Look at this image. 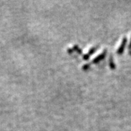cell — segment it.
Here are the masks:
<instances>
[{"instance_id":"277c9868","label":"cell","mask_w":131,"mask_h":131,"mask_svg":"<svg viewBox=\"0 0 131 131\" xmlns=\"http://www.w3.org/2000/svg\"><path fill=\"white\" fill-rule=\"evenodd\" d=\"M109 65H110V67H111V69H114L116 67L115 63H114V59L112 56H110V59H109Z\"/></svg>"},{"instance_id":"52a82bcc","label":"cell","mask_w":131,"mask_h":131,"mask_svg":"<svg viewBox=\"0 0 131 131\" xmlns=\"http://www.w3.org/2000/svg\"><path fill=\"white\" fill-rule=\"evenodd\" d=\"M128 48H129V49H131V40H130V41L129 46H128Z\"/></svg>"},{"instance_id":"7a4b0ae2","label":"cell","mask_w":131,"mask_h":131,"mask_svg":"<svg viewBox=\"0 0 131 131\" xmlns=\"http://www.w3.org/2000/svg\"><path fill=\"white\" fill-rule=\"evenodd\" d=\"M106 53H107L106 50H104L103 52L100 53V55H98L97 57H96L94 59L93 61H92V63H94V64H96V63H98L99 62L105 58L106 55Z\"/></svg>"},{"instance_id":"3957f363","label":"cell","mask_w":131,"mask_h":131,"mask_svg":"<svg viewBox=\"0 0 131 131\" xmlns=\"http://www.w3.org/2000/svg\"><path fill=\"white\" fill-rule=\"evenodd\" d=\"M97 49V47H93V48H92L90 50V51L88 52V53H86V55L84 56V60H88V58H89V57H90V56L92 54V53H94V52Z\"/></svg>"},{"instance_id":"5b68a950","label":"cell","mask_w":131,"mask_h":131,"mask_svg":"<svg viewBox=\"0 0 131 131\" xmlns=\"http://www.w3.org/2000/svg\"><path fill=\"white\" fill-rule=\"evenodd\" d=\"M73 50L77 51V52H78L79 53H80V54H81V53H82V50L79 47H78V46H77V45L74 46V48H73Z\"/></svg>"},{"instance_id":"8992f818","label":"cell","mask_w":131,"mask_h":131,"mask_svg":"<svg viewBox=\"0 0 131 131\" xmlns=\"http://www.w3.org/2000/svg\"><path fill=\"white\" fill-rule=\"evenodd\" d=\"M90 64H85V65L83 66L82 68H83V69L84 70H88V68H90Z\"/></svg>"},{"instance_id":"ba28073f","label":"cell","mask_w":131,"mask_h":131,"mask_svg":"<svg viewBox=\"0 0 131 131\" xmlns=\"http://www.w3.org/2000/svg\"><path fill=\"white\" fill-rule=\"evenodd\" d=\"M129 53H130V55L131 56V50H130V52H129Z\"/></svg>"},{"instance_id":"6da1fadb","label":"cell","mask_w":131,"mask_h":131,"mask_svg":"<svg viewBox=\"0 0 131 131\" xmlns=\"http://www.w3.org/2000/svg\"><path fill=\"white\" fill-rule=\"evenodd\" d=\"M126 43H127V38H126V37H124L121 46L118 47V48L117 50V53L118 55L123 54V52H124V48H125V46H126Z\"/></svg>"}]
</instances>
